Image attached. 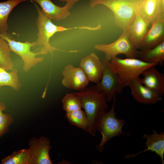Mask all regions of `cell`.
I'll list each match as a JSON object with an SVG mask.
<instances>
[{
	"mask_svg": "<svg viewBox=\"0 0 164 164\" xmlns=\"http://www.w3.org/2000/svg\"><path fill=\"white\" fill-rule=\"evenodd\" d=\"M79 97L82 108L87 118L89 124L88 132L93 136L96 135V122L98 116L108 108L105 94L99 91L96 85L87 87L76 92Z\"/></svg>",
	"mask_w": 164,
	"mask_h": 164,
	"instance_id": "1",
	"label": "cell"
},
{
	"mask_svg": "<svg viewBox=\"0 0 164 164\" xmlns=\"http://www.w3.org/2000/svg\"><path fill=\"white\" fill-rule=\"evenodd\" d=\"M142 0H91L90 6L98 5L108 7L113 12L115 25L123 31L126 30L139 11Z\"/></svg>",
	"mask_w": 164,
	"mask_h": 164,
	"instance_id": "2",
	"label": "cell"
},
{
	"mask_svg": "<svg viewBox=\"0 0 164 164\" xmlns=\"http://www.w3.org/2000/svg\"><path fill=\"white\" fill-rule=\"evenodd\" d=\"M33 3L36 8L38 13L36 20V24L38 29L37 34V39L36 42V46H43L41 51L43 55L50 53L52 57L54 51L68 53H77L82 50H63L51 46L50 43V39L57 32L68 31L73 29H83V26L72 27L65 28L56 25L51 21V19L46 17L38 5L35 2Z\"/></svg>",
	"mask_w": 164,
	"mask_h": 164,
	"instance_id": "3",
	"label": "cell"
},
{
	"mask_svg": "<svg viewBox=\"0 0 164 164\" xmlns=\"http://www.w3.org/2000/svg\"><path fill=\"white\" fill-rule=\"evenodd\" d=\"M107 62L117 75L123 88L128 86L133 80L139 78L145 70L159 65L157 63H148L137 58L121 59L117 56Z\"/></svg>",
	"mask_w": 164,
	"mask_h": 164,
	"instance_id": "4",
	"label": "cell"
},
{
	"mask_svg": "<svg viewBox=\"0 0 164 164\" xmlns=\"http://www.w3.org/2000/svg\"><path fill=\"white\" fill-rule=\"evenodd\" d=\"M116 97L113 99L111 108L108 111L101 113L98 117L95 125L96 132H100L102 135V139L97 147L101 152L106 143L114 137L121 135H127L124 133L122 128L125 121L122 119L117 118L115 116V105Z\"/></svg>",
	"mask_w": 164,
	"mask_h": 164,
	"instance_id": "5",
	"label": "cell"
},
{
	"mask_svg": "<svg viewBox=\"0 0 164 164\" xmlns=\"http://www.w3.org/2000/svg\"><path fill=\"white\" fill-rule=\"evenodd\" d=\"M0 35L7 42L11 51L22 58L24 63L22 68L23 71L27 72L37 63L43 61L44 57H36L37 55H43L41 50L37 53L31 50V48L36 46L35 42L30 43L28 41L25 42L17 41L7 32L0 33Z\"/></svg>",
	"mask_w": 164,
	"mask_h": 164,
	"instance_id": "6",
	"label": "cell"
},
{
	"mask_svg": "<svg viewBox=\"0 0 164 164\" xmlns=\"http://www.w3.org/2000/svg\"><path fill=\"white\" fill-rule=\"evenodd\" d=\"M94 47L104 53L102 59L106 62H110L119 54H123L127 58L137 57V50L129 41L126 30L123 31L120 36L114 42L108 44H96Z\"/></svg>",
	"mask_w": 164,
	"mask_h": 164,
	"instance_id": "7",
	"label": "cell"
},
{
	"mask_svg": "<svg viewBox=\"0 0 164 164\" xmlns=\"http://www.w3.org/2000/svg\"><path fill=\"white\" fill-rule=\"evenodd\" d=\"M103 64L102 78L96 84L97 90L106 95L108 102H111L117 94L122 91L121 86L117 75L110 68L107 62L101 60Z\"/></svg>",
	"mask_w": 164,
	"mask_h": 164,
	"instance_id": "8",
	"label": "cell"
},
{
	"mask_svg": "<svg viewBox=\"0 0 164 164\" xmlns=\"http://www.w3.org/2000/svg\"><path fill=\"white\" fill-rule=\"evenodd\" d=\"M50 144L49 139L45 136L30 139L29 149L31 164H53L49 155L52 149Z\"/></svg>",
	"mask_w": 164,
	"mask_h": 164,
	"instance_id": "9",
	"label": "cell"
},
{
	"mask_svg": "<svg viewBox=\"0 0 164 164\" xmlns=\"http://www.w3.org/2000/svg\"><path fill=\"white\" fill-rule=\"evenodd\" d=\"M63 77L61 83L64 87L80 91L87 87L89 81L83 70L79 67L66 65L62 72Z\"/></svg>",
	"mask_w": 164,
	"mask_h": 164,
	"instance_id": "10",
	"label": "cell"
},
{
	"mask_svg": "<svg viewBox=\"0 0 164 164\" xmlns=\"http://www.w3.org/2000/svg\"><path fill=\"white\" fill-rule=\"evenodd\" d=\"M79 67L83 70L89 82L97 84L101 80L103 64L101 60L94 53L82 58Z\"/></svg>",
	"mask_w": 164,
	"mask_h": 164,
	"instance_id": "11",
	"label": "cell"
},
{
	"mask_svg": "<svg viewBox=\"0 0 164 164\" xmlns=\"http://www.w3.org/2000/svg\"><path fill=\"white\" fill-rule=\"evenodd\" d=\"M142 42L140 50L152 48L164 41V16H160L151 23Z\"/></svg>",
	"mask_w": 164,
	"mask_h": 164,
	"instance_id": "12",
	"label": "cell"
},
{
	"mask_svg": "<svg viewBox=\"0 0 164 164\" xmlns=\"http://www.w3.org/2000/svg\"><path fill=\"white\" fill-rule=\"evenodd\" d=\"M133 98L138 102L145 104H151L162 100V95L141 83L138 80H133L128 85Z\"/></svg>",
	"mask_w": 164,
	"mask_h": 164,
	"instance_id": "13",
	"label": "cell"
},
{
	"mask_svg": "<svg viewBox=\"0 0 164 164\" xmlns=\"http://www.w3.org/2000/svg\"><path fill=\"white\" fill-rule=\"evenodd\" d=\"M137 13L134 20L126 30L128 39L136 50L140 49L143 40L148 31L150 23Z\"/></svg>",
	"mask_w": 164,
	"mask_h": 164,
	"instance_id": "14",
	"label": "cell"
},
{
	"mask_svg": "<svg viewBox=\"0 0 164 164\" xmlns=\"http://www.w3.org/2000/svg\"><path fill=\"white\" fill-rule=\"evenodd\" d=\"M143 78L137 79L147 87L155 91L162 96L164 93V75L159 72L153 66L149 68L142 73Z\"/></svg>",
	"mask_w": 164,
	"mask_h": 164,
	"instance_id": "15",
	"label": "cell"
},
{
	"mask_svg": "<svg viewBox=\"0 0 164 164\" xmlns=\"http://www.w3.org/2000/svg\"><path fill=\"white\" fill-rule=\"evenodd\" d=\"M143 137L146 139L145 145L147 149L144 151L133 155H126L125 158L129 159L131 157H135L138 155L150 150L152 152H155L161 159L162 164H164V133L162 132L158 133L155 131L153 132V133L151 135L145 134Z\"/></svg>",
	"mask_w": 164,
	"mask_h": 164,
	"instance_id": "16",
	"label": "cell"
},
{
	"mask_svg": "<svg viewBox=\"0 0 164 164\" xmlns=\"http://www.w3.org/2000/svg\"><path fill=\"white\" fill-rule=\"evenodd\" d=\"M139 13L150 24L160 16H164V0H142Z\"/></svg>",
	"mask_w": 164,
	"mask_h": 164,
	"instance_id": "17",
	"label": "cell"
},
{
	"mask_svg": "<svg viewBox=\"0 0 164 164\" xmlns=\"http://www.w3.org/2000/svg\"><path fill=\"white\" fill-rule=\"evenodd\" d=\"M32 0L40 5L44 14L51 19L59 21L70 15V9L65 5L63 7L58 6L51 0Z\"/></svg>",
	"mask_w": 164,
	"mask_h": 164,
	"instance_id": "18",
	"label": "cell"
},
{
	"mask_svg": "<svg viewBox=\"0 0 164 164\" xmlns=\"http://www.w3.org/2000/svg\"><path fill=\"white\" fill-rule=\"evenodd\" d=\"M137 59L148 63H156L163 66L164 61V41L149 49L137 50Z\"/></svg>",
	"mask_w": 164,
	"mask_h": 164,
	"instance_id": "19",
	"label": "cell"
},
{
	"mask_svg": "<svg viewBox=\"0 0 164 164\" xmlns=\"http://www.w3.org/2000/svg\"><path fill=\"white\" fill-rule=\"evenodd\" d=\"M26 0H7L0 2V33L7 32L8 19L13 9L20 2Z\"/></svg>",
	"mask_w": 164,
	"mask_h": 164,
	"instance_id": "20",
	"label": "cell"
},
{
	"mask_svg": "<svg viewBox=\"0 0 164 164\" xmlns=\"http://www.w3.org/2000/svg\"><path fill=\"white\" fill-rule=\"evenodd\" d=\"M18 70L14 69L8 72L0 66V88L8 86L16 91H18L22 87L18 75Z\"/></svg>",
	"mask_w": 164,
	"mask_h": 164,
	"instance_id": "21",
	"label": "cell"
},
{
	"mask_svg": "<svg viewBox=\"0 0 164 164\" xmlns=\"http://www.w3.org/2000/svg\"><path fill=\"white\" fill-rule=\"evenodd\" d=\"M65 116L71 125L75 126L87 132H88V121L84 111L82 109L66 112Z\"/></svg>",
	"mask_w": 164,
	"mask_h": 164,
	"instance_id": "22",
	"label": "cell"
},
{
	"mask_svg": "<svg viewBox=\"0 0 164 164\" xmlns=\"http://www.w3.org/2000/svg\"><path fill=\"white\" fill-rule=\"evenodd\" d=\"M2 164H31L28 149L15 151L10 155L3 159Z\"/></svg>",
	"mask_w": 164,
	"mask_h": 164,
	"instance_id": "23",
	"label": "cell"
},
{
	"mask_svg": "<svg viewBox=\"0 0 164 164\" xmlns=\"http://www.w3.org/2000/svg\"><path fill=\"white\" fill-rule=\"evenodd\" d=\"M11 52L8 43L0 35V66L7 71L14 69Z\"/></svg>",
	"mask_w": 164,
	"mask_h": 164,
	"instance_id": "24",
	"label": "cell"
},
{
	"mask_svg": "<svg viewBox=\"0 0 164 164\" xmlns=\"http://www.w3.org/2000/svg\"><path fill=\"white\" fill-rule=\"evenodd\" d=\"M63 110L70 112L82 109L80 99L76 92L67 94L61 100Z\"/></svg>",
	"mask_w": 164,
	"mask_h": 164,
	"instance_id": "25",
	"label": "cell"
},
{
	"mask_svg": "<svg viewBox=\"0 0 164 164\" xmlns=\"http://www.w3.org/2000/svg\"><path fill=\"white\" fill-rule=\"evenodd\" d=\"M6 109L4 103L0 102V138L7 133L13 122V118L10 114L3 112Z\"/></svg>",
	"mask_w": 164,
	"mask_h": 164,
	"instance_id": "26",
	"label": "cell"
},
{
	"mask_svg": "<svg viewBox=\"0 0 164 164\" xmlns=\"http://www.w3.org/2000/svg\"><path fill=\"white\" fill-rule=\"evenodd\" d=\"M80 0H66L67 3L65 5L70 10L72 9L77 2H78Z\"/></svg>",
	"mask_w": 164,
	"mask_h": 164,
	"instance_id": "27",
	"label": "cell"
},
{
	"mask_svg": "<svg viewBox=\"0 0 164 164\" xmlns=\"http://www.w3.org/2000/svg\"><path fill=\"white\" fill-rule=\"evenodd\" d=\"M61 2H66V0H58Z\"/></svg>",
	"mask_w": 164,
	"mask_h": 164,
	"instance_id": "28",
	"label": "cell"
}]
</instances>
